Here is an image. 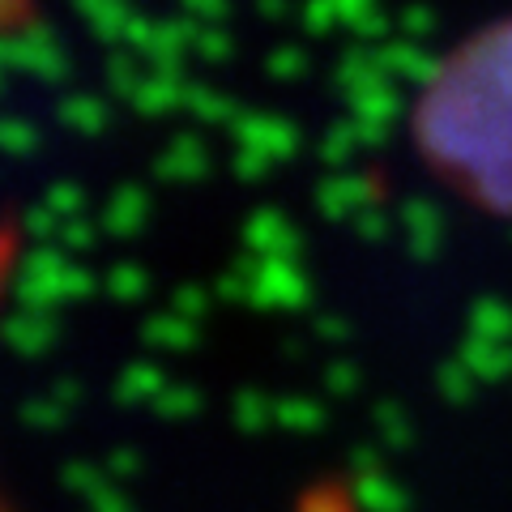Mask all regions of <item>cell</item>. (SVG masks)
<instances>
[{
  "label": "cell",
  "mask_w": 512,
  "mask_h": 512,
  "mask_svg": "<svg viewBox=\"0 0 512 512\" xmlns=\"http://www.w3.org/2000/svg\"><path fill=\"white\" fill-rule=\"evenodd\" d=\"M423 141L474 201L512 214V30L448 64L427 94Z\"/></svg>",
  "instance_id": "obj_1"
}]
</instances>
